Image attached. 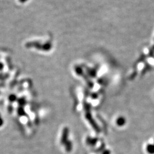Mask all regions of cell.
I'll list each match as a JSON object with an SVG mask.
<instances>
[{
    "label": "cell",
    "mask_w": 154,
    "mask_h": 154,
    "mask_svg": "<svg viewBox=\"0 0 154 154\" xmlns=\"http://www.w3.org/2000/svg\"><path fill=\"white\" fill-rule=\"evenodd\" d=\"M147 150L148 152H149L151 154H153L154 153V145L153 144H150L148 145L147 147Z\"/></svg>",
    "instance_id": "6da1fadb"
}]
</instances>
